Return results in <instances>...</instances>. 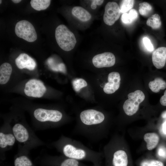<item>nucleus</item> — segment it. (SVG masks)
<instances>
[{
	"instance_id": "16",
	"label": "nucleus",
	"mask_w": 166,
	"mask_h": 166,
	"mask_svg": "<svg viewBox=\"0 0 166 166\" xmlns=\"http://www.w3.org/2000/svg\"><path fill=\"white\" fill-rule=\"evenodd\" d=\"M112 163L113 166H127L128 160L126 152L120 149L115 151L113 154Z\"/></svg>"
},
{
	"instance_id": "20",
	"label": "nucleus",
	"mask_w": 166,
	"mask_h": 166,
	"mask_svg": "<svg viewBox=\"0 0 166 166\" xmlns=\"http://www.w3.org/2000/svg\"><path fill=\"white\" fill-rule=\"evenodd\" d=\"M148 86L152 91L157 93L166 88V82L160 77H156L149 82Z\"/></svg>"
},
{
	"instance_id": "25",
	"label": "nucleus",
	"mask_w": 166,
	"mask_h": 166,
	"mask_svg": "<svg viewBox=\"0 0 166 166\" xmlns=\"http://www.w3.org/2000/svg\"><path fill=\"white\" fill-rule=\"evenodd\" d=\"M152 10V6L147 2H143L139 4V12L142 16H148L151 13Z\"/></svg>"
},
{
	"instance_id": "34",
	"label": "nucleus",
	"mask_w": 166,
	"mask_h": 166,
	"mask_svg": "<svg viewBox=\"0 0 166 166\" xmlns=\"http://www.w3.org/2000/svg\"><path fill=\"white\" fill-rule=\"evenodd\" d=\"M97 5H101L104 2V0H92Z\"/></svg>"
},
{
	"instance_id": "24",
	"label": "nucleus",
	"mask_w": 166,
	"mask_h": 166,
	"mask_svg": "<svg viewBox=\"0 0 166 166\" xmlns=\"http://www.w3.org/2000/svg\"><path fill=\"white\" fill-rule=\"evenodd\" d=\"M138 14L136 10L134 9L130 10L128 13H124L121 17L122 22L125 24L132 23L138 18Z\"/></svg>"
},
{
	"instance_id": "29",
	"label": "nucleus",
	"mask_w": 166,
	"mask_h": 166,
	"mask_svg": "<svg viewBox=\"0 0 166 166\" xmlns=\"http://www.w3.org/2000/svg\"><path fill=\"white\" fill-rule=\"evenodd\" d=\"M143 42L146 49L149 51H152L154 50V47L150 39L147 38H143Z\"/></svg>"
},
{
	"instance_id": "26",
	"label": "nucleus",
	"mask_w": 166,
	"mask_h": 166,
	"mask_svg": "<svg viewBox=\"0 0 166 166\" xmlns=\"http://www.w3.org/2000/svg\"><path fill=\"white\" fill-rule=\"evenodd\" d=\"M135 1L133 0H123L121 1L119 6L121 12L126 13L133 7Z\"/></svg>"
},
{
	"instance_id": "12",
	"label": "nucleus",
	"mask_w": 166,
	"mask_h": 166,
	"mask_svg": "<svg viewBox=\"0 0 166 166\" xmlns=\"http://www.w3.org/2000/svg\"><path fill=\"white\" fill-rule=\"evenodd\" d=\"M152 60L156 68H163L166 64V47L161 46L155 50L152 53Z\"/></svg>"
},
{
	"instance_id": "37",
	"label": "nucleus",
	"mask_w": 166,
	"mask_h": 166,
	"mask_svg": "<svg viewBox=\"0 0 166 166\" xmlns=\"http://www.w3.org/2000/svg\"><path fill=\"white\" fill-rule=\"evenodd\" d=\"M22 1L21 0H12V1L13 2H14L15 3H18L20 2H21Z\"/></svg>"
},
{
	"instance_id": "13",
	"label": "nucleus",
	"mask_w": 166,
	"mask_h": 166,
	"mask_svg": "<svg viewBox=\"0 0 166 166\" xmlns=\"http://www.w3.org/2000/svg\"><path fill=\"white\" fill-rule=\"evenodd\" d=\"M15 63L19 69H27L30 70H34L36 66L34 60L27 54L22 53L15 59Z\"/></svg>"
},
{
	"instance_id": "18",
	"label": "nucleus",
	"mask_w": 166,
	"mask_h": 166,
	"mask_svg": "<svg viewBox=\"0 0 166 166\" xmlns=\"http://www.w3.org/2000/svg\"><path fill=\"white\" fill-rule=\"evenodd\" d=\"M72 14L83 22L90 20L91 16L90 13L84 8L79 6L74 7L72 10Z\"/></svg>"
},
{
	"instance_id": "32",
	"label": "nucleus",
	"mask_w": 166,
	"mask_h": 166,
	"mask_svg": "<svg viewBox=\"0 0 166 166\" xmlns=\"http://www.w3.org/2000/svg\"><path fill=\"white\" fill-rule=\"evenodd\" d=\"M58 71L65 73V67L63 63L59 64L58 66Z\"/></svg>"
},
{
	"instance_id": "15",
	"label": "nucleus",
	"mask_w": 166,
	"mask_h": 166,
	"mask_svg": "<svg viewBox=\"0 0 166 166\" xmlns=\"http://www.w3.org/2000/svg\"><path fill=\"white\" fill-rule=\"evenodd\" d=\"M16 139L11 131L0 132V147L5 150L13 146Z\"/></svg>"
},
{
	"instance_id": "17",
	"label": "nucleus",
	"mask_w": 166,
	"mask_h": 166,
	"mask_svg": "<svg viewBox=\"0 0 166 166\" xmlns=\"http://www.w3.org/2000/svg\"><path fill=\"white\" fill-rule=\"evenodd\" d=\"M12 71L11 65L7 62L2 64L0 67V84L6 83L10 79Z\"/></svg>"
},
{
	"instance_id": "8",
	"label": "nucleus",
	"mask_w": 166,
	"mask_h": 166,
	"mask_svg": "<svg viewBox=\"0 0 166 166\" xmlns=\"http://www.w3.org/2000/svg\"><path fill=\"white\" fill-rule=\"evenodd\" d=\"M121 11L118 4L114 2H109L105 6L103 19L104 23L111 26L120 18Z\"/></svg>"
},
{
	"instance_id": "7",
	"label": "nucleus",
	"mask_w": 166,
	"mask_h": 166,
	"mask_svg": "<svg viewBox=\"0 0 166 166\" xmlns=\"http://www.w3.org/2000/svg\"><path fill=\"white\" fill-rule=\"evenodd\" d=\"M46 90V87L41 81L33 79L26 83L24 91L28 96L40 98L43 96Z\"/></svg>"
},
{
	"instance_id": "39",
	"label": "nucleus",
	"mask_w": 166,
	"mask_h": 166,
	"mask_svg": "<svg viewBox=\"0 0 166 166\" xmlns=\"http://www.w3.org/2000/svg\"><path fill=\"white\" fill-rule=\"evenodd\" d=\"M0 4H1V3H2V1L0 0Z\"/></svg>"
},
{
	"instance_id": "3",
	"label": "nucleus",
	"mask_w": 166,
	"mask_h": 166,
	"mask_svg": "<svg viewBox=\"0 0 166 166\" xmlns=\"http://www.w3.org/2000/svg\"><path fill=\"white\" fill-rule=\"evenodd\" d=\"M55 37L58 45L65 51H69L73 49L77 43L73 33L63 24L59 25L56 28Z\"/></svg>"
},
{
	"instance_id": "10",
	"label": "nucleus",
	"mask_w": 166,
	"mask_h": 166,
	"mask_svg": "<svg viewBox=\"0 0 166 166\" xmlns=\"http://www.w3.org/2000/svg\"><path fill=\"white\" fill-rule=\"evenodd\" d=\"M115 57L113 53L105 52L94 56L92 59L93 65L97 68L109 67L113 65L115 63Z\"/></svg>"
},
{
	"instance_id": "2",
	"label": "nucleus",
	"mask_w": 166,
	"mask_h": 166,
	"mask_svg": "<svg viewBox=\"0 0 166 166\" xmlns=\"http://www.w3.org/2000/svg\"><path fill=\"white\" fill-rule=\"evenodd\" d=\"M57 149L65 157L78 160H86L98 164L101 153L91 149L81 142L71 138L61 136L56 142Z\"/></svg>"
},
{
	"instance_id": "5",
	"label": "nucleus",
	"mask_w": 166,
	"mask_h": 166,
	"mask_svg": "<svg viewBox=\"0 0 166 166\" xmlns=\"http://www.w3.org/2000/svg\"><path fill=\"white\" fill-rule=\"evenodd\" d=\"M15 32L18 37L29 42H33L37 38V35L32 24L28 21L22 20L15 25Z\"/></svg>"
},
{
	"instance_id": "36",
	"label": "nucleus",
	"mask_w": 166,
	"mask_h": 166,
	"mask_svg": "<svg viewBox=\"0 0 166 166\" xmlns=\"http://www.w3.org/2000/svg\"><path fill=\"white\" fill-rule=\"evenodd\" d=\"M162 118L166 119V111L163 112L161 114Z\"/></svg>"
},
{
	"instance_id": "21",
	"label": "nucleus",
	"mask_w": 166,
	"mask_h": 166,
	"mask_svg": "<svg viewBox=\"0 0 166 166\" xmlns=\"http://www.w3.org/2000/svg\"><path fill=\"white\" fill-rule=\"evenodd\" d=\"M146 24L153 29H160L162 26V22L160 16L157 14H153L147 20Z\"/></svg>"
},
{
	"instance_id": "27",
	"label": "nucleus",
	"mask_w": 166,
	"mask_h": 166,
	"mask_svg": "<svg viewBox=\"0 0 166 166\" xmlns=\"http://www.w3.org/2000/svg\"><path fill=\"white\" fill-rule=\"evenodd\" d=\"M73 89L77 92H79L82 88L87 85L86 81L82 78H76L72 81Z\"/></svg>"
},
{
	"instance_id": "22",
	"label": "nucleus",
	"mask_w": 166,
	"mask_h": 166,
	"mask_svg": "<svg viewBox=\"0 0 166 166\" xmlns=\"http://www.w3.org/2000/svg\"><path fill=\"white\" fill-rule=\"evenodd\" d=\"M14 166H35L26 155H21L17 156L14 161Z\"/></svg>"
},
{
	"instance_id": "35",
	"label": "nucleus",
	"mask_w": 166,
	"mask_h": 166,
	"mask_svg": "<svg viewBox=\"0 0 166 166\" xmlns=\"http://www.w3.org/2000/svg\"><path fill=\"white\" fill-rule=\"evenodd\" d=\"M97 7V5L92 0L91 7L92 9H95Z\"/></svg>"
},
{
	"instance_id": "1",
	"label": "nucleus",
	"mask_w": 166,
	"mask_h": 166,
	"mask_svg": "<svg viewBox=\"0 0 166 166\" xmlns=\"http://www.w3.org/2000/svg\"><path fill=\"white\" fill-rule=\"evenodd\" d=\"M80 122L74 127V132L93 141L101 140L104 136L105 117L102 112L94 109L81 112Z\"/></svg>"
},
{
	"instance_id": "14",
	"label": "nucleus",
	"mask_w": 166,
	"mask_h": 166,
	"mask_svg": "<svg viewBox=\"0 0 166 166\" xmlns=\"http://www.w3.org/2000/svg\"><path fill=\"white\" fill-rule=\"evenodd\" d=\"M48 164L51 166H83L79 160L64 156L63 158L54 157L49 161Z\"/></svg>"
},
{
	"instance_id": "38",
	"label": "nucleus",
	"mask_w": 166,
	"mask_h": 166,
	"mask_svg": "<svg viewBox=\"0 0 166 166\" xmlns=\"http://www.w3.org/2000/svg\"><path fill=\"white\" fill-rule=\"evenodd\" d=\"M94 166H99V164H95Z\"/></svg>"
},
{
	"instance_id": "33",
	"label": "nucleus",
	"mask_w": 166,
	"mask_h": 166,
	"mask_svg": "<svg viewBox=\"0 0 166 166\" xmlns=\"http://www.w3.org/2000/svg\"><path fill=\"white\" fill-rule=\"evenodd\" d=\"M162 129L163 133L166 135V119L162 124Z\"/></svg>"
},
{
	"instance_id": "6",
	"label": "nucleus",
	"mask_w": 166,
	"mask_h": 166,
	"mask_svg": "<svg viewBox=\"0 0 166 166\" xmlns=\"http://www.w3.org/2000/svg\"><path fill=\"white\" fill-rule=\"evenodd\" d=\"M34 115L36 120L42 122L58 123L63 117L62 113L58 110L42 108L36 109L34 112Z\"/></svg>"
},
{
	"instance_id": "28",
	"label": "nucleus",
	"mask_w": 166,
	"mask_h": 166,
	"mask_svg": "<svg viewBox=\"0 0 166 166\" xmlns=\"http://www.w3.org/2000/svg\"><path fill=\"white\" fill-rule=\"evenodd\" d=\"M140 166H164L160 161L156 160H145L140 164Z\"/></svg>"
},
{
	"instance_id": "9",
	"label": "nucleus",
	"mask_w": 166,
	"mask_h": 166,
	"mask_svg": "<svg viewBox=\"0 0 166 166\" xmlns=\"http://www.w3.org/2000/svg\"><path fill=\"white\" fill-rule=\"evenodd\" d=\"M10 127L11 131L18 142L24 144L30 143L31 135L27 127L21 123H17Z\"/></svg>"
},
{
	"instance_id": "19",
	"label": "nucleus",
	"mask_w": 166,
	"mask_h": 166,
	"mask_svg": "<svg viewBox=\"0 0 166 166\" xmlns=\"http://www.w3.org/2000/svg\"><path fill=\"white\" fill-rule=\"evenodd\" d=\"M144 138L146 142L147 148L151 150L154 148L158 144L159 141L158 135L155 133H147L144 136Z\"/></svg>"
},
{
	"instance_id": "31",
	"label": "nucleus",
	"mask_w": 166,
	"mask_h": 166,
	"mask_svg": "<svg viewBox=\"0 0 166 166\" xmlns=\"http://www.w3.org/2000/svg\"><path fill=\"white\" fill-rule=\"evenodd\" d=\"M158 153L159 156L165 157L166 156V150L164 148H160L158 150Z\"/></svg>"
},
{
	"instance_id": "11",
	"label": "nucleus",
	"mask_w": 166,
	"mask_h": 166,
	"mask_svg": "<svg viewBox=\"0 0 166 166\" xmlns=\"http://www.w3.org/2000/svg\"><path fill=\"white\" fill-rule=\"evenodd\" d=\"M108 82L105 85L103 90L107 94L115 93L119 88L121 81V77L119 73L113 72L110 73L108 77Z\"/></svg>"
},
{
	"instance_id": "23",
	"label": "nucleus",
	"mask_w": 166,
	"mask_h": 166,
	"mask_svg": "<svg viewBox=\"0 0 166 166\" xmlns=\"http://www.w3.org/2000/svg\"><path fill=\"white\" fill-rule=\"evenodd\" d=\"M50 2V0H31L30 3L33 9L40 11L46 9L49 6Z\"/></svg>"
},
{
	"instance_id": "4",
	"label": "nucleus",
	"mask_w": 166,
	"mask_h": 166,
	"mask_svg": "<svg viewBox=\"0 0 166 166\" xmlns=\"http://www.w3.org/2000/svg\"><path fill=\"white\" fill-rule=\"evenodd\" d=\"M128 99L124 102L123 108L125 113L129 116L136 113L138 110L140 104L144 100V93L140 90H136L128 95Z\"/></svg>"
},
{
	"instance_id": "30",
	"label": "nucleus",
	"mask_w": 166,
	"mask_h": 166,
	"mask_svg": "<svg viewBox=\"0 0 166 166\" xmlns=\"http://www.w3.org/2000/svg\"><path fill=\"white\" fill-rule=\"evenodd\" d=\"M160 101L162 105L166 106V90L164 92V95L161 97Z\"/></svg>"
}]
</instances>
